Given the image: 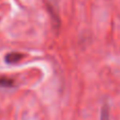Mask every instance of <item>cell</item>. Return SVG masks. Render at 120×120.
Here are the masks:
<instances>
[{
	"instance_id": "obj_1",
	"label": "cell",
	"mask_w": 120,
	"mask_h": 120,
	"mask_svg": "<svg viewBox=\"0 0 120 120\" xmlns=\"http://www.w3.org/2000/svg\"><path fill=\"white\" fill-rule=\"evenodd\" d=\"M22 57H23V55L20 54V53L13 52V53H8V54L6 55V56H5V61H6V63L13 64V63H17L18 61H20Z\"/></svg>"
},
{
	"instance_id": "obj_2",
	"label": "cell",
	"mask_w": 120,
	"mask_h": 120,
	"mask_svg": "<svg viewBox=\"0 0 120 120\" xmlns=\"http://www.w3.org/2000/svg\"><path fill=\"white\" fill-rule=\"evenodd\" d=\"M100 120H111L110 119V108H109V105L106 103H104L101 108Z\"/></svg>"
},
{
	"instance_id": "obj_3",
	"label": "cell",
	"mask_w": 120,
	"mask_h": 120,
	"mask_svg": "<svg viewBox=\"0 0 120 120\" xmlns=\"http://www.w3.org/2000/svg\"><path fill=\"white\" fill-rule=\"evenodd\" d=\"M14 84V81L11 80L8 78H2L0 79V86H4V87H11Z\"/></svg>"
}]
</instances>
